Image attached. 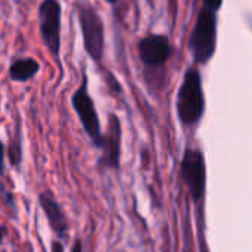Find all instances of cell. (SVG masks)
Masks as SVG:
<instances>
[{
    "mask_svg": "<svg viewBox=\"0 0 252 252\" xmlns=\"http://www.w3.org/2000/svg\"><path fill=\"white\" fill-rule=\"evenodd\" d=\"M72 106L86 130V133L89 134V137L92 139L93 145L96 148H102L103 145V134L100 130V121H99V115L96 112V106L94 102L92 99V96L89 94L87 90V77H83V83L81 86L75 90V93L72 94Z\"/></svg>",
    "mask_w": 252,
    "mask_h": 252,
    "instance_id": "5b68a950",
    "label": "cell"
},
{
    "mask_svg": "<svg viewBox=\"0 0 252 252\" xmlns=\"http://www.w3.org/2000/svg\"><path fill=\"white\" fill-rule=\"evenodd\" d=\"M180 173L193 202H201L207 188V165L202 152L188 148L182 158Z\"/></svg>",
    "mask_w": 252,
    "mask_h": 252,
    "instance_id": "277c9868",
    "label": "cell"
},
{
    "mask_svg": "<svg viewBox=\"0 0 252 252\" xmlns=\"http://www.w3.org/2000/svg\"><path fill=\"white\" fill-rule=\"evenodd\" d=\"M9 157H10V162L13 167H18L21 162V145L19 140H13L9 146Z\"/></svg>",
    "mask_w": 252,
    "mask_h": 252,
    "instance_id": "8fae6325",
    "label": "cell"
},
{
    "mask_svg": "<svg viewBox=\"0 0 252 252\" xmlns=\"http://www.w3.org/2000/svg\"><path fill=\"white\" fill-rule=\"evenodd\" d=\"M71 252H83V244H81V241H77V242L74 244L72 251Z\"/></svg>",
    "mask_w": 252,
    "mask_h": 252,
    "instance_id": "5bb4252c",
    "label": "cell"
},
{
    "mask_svg": "<svg viewBox=\"0 0 252 252\" xmlns=\"http://www.w3.org/2000/svg\"><path fill=\"white\" fill-rule=\"evenodd\" d=\"M78 19L86 52L94 62H100L105 47V28L100 15L89 4H78Z\"/></svg>",
    "mask_w": 252,
    "mask_h": 252,
    "instance_id": "3957f363",
    "label": "cell"
},
{
    "mask_svg": "<svg viewBox=\"0 0 252 252\" xmlns=\"http://www.w3.org/2000/svg\"><path fill=\"white\" fill-rule=\"evenodd\" d=\"M38 202H40V207L50 224V227L55 230V233L61 238H63L68 232V221H66V217L61 208V205L56 202V199L49 193V192H44L38 196Z\"/></svg>",
    "mask_w": 252,
    "mask_h": 252,
    "instance_id": "9c48e42d",
    "label": "cell"
},
{
    "mask_svg": "<svg viewBox=\"0 0 252 252\" xmlns=\"http://www.w3.org/2000/svg\"><path fill=\"white\" fill-rule=\"evenodd\" d=\"M1 238H3V229L0 227V242H1Z\"/></svg>",
    "mask_w": 252,
    "mask_h": 252,
    "instance_id": "2e32d148",
    "label": "cell"
},
{
    "mask_svg": "<svg viewBox=\"0 0 252 252\" xmlns=\"http://www.w3.org/2000/svg\"><path fill=\"white\" fill-rule=\"evenodd\" d=\"M52 252H63V247L59 241H53L52 242Z\"/></svg>",
    "mask_w": 252,
    "mask_h": 252,
    "instance_id": "4fadbf2b",
    "label": "cell"
},
{
    "mask_svg": "<svg viewBox=\"0 0 252 252\" xmlns=\"http://www.w3.org/2000/svg\"><path fill=\"white\" fill-rule=\"evenodd\" d=\"M103 151L102 164L111 168H120V157H121V123L117 115H109L108 131L103 134V145L100 148Z\"/></svg>",
    "mask_w": 252,
    "mask_h": 252,
    "instance_id": "ba28073f",
    "label": "cell"
},
{
    "mask_svg": "<svg viewBox=\"0 0 252 252\" xmlns=\"http://www.w3.org/2000/svg\"><path fill=\"white\" fill-rule=\"evenodd\" d=\"M171 44L168 37L161 34H149L139 41V56L148 66H159L168 61Z\"/></svg>",
    "mask_w": 252,
    "mask_h": 252,
    "instance_id": "52a82bcc",
    "label": "cell"
},
{
    "mask_svg": "<svg viewBox=\"0 0 252 252\" xmlns=\"http://www.w3.org/2000/svg\"><path fill=\"white\" fill-rule=\"evenodd\" d=\"M3 168H4V146L0 142V174L3 173Z\"/></svg>",
    "mask_w": 252,
    "mask_h": 252,
    "instance_id": "7c38bea8",
    "label": "cell"
},
{
    "mask_svg": "<svg viewBox=\"0 0 252 252\" xmlns=\"http://www.w3.org/2000/svg\"><path fill=\"white\" fill-rule=\"evenodd\" d=\"M205 112V97L202 90L201 74L195 68H189L183 77V83L177 94V115L183 126L190 127L201 121Z\"/></svg>",
    "mask_w": 252,
    "mask_h": 252,
    "instance_id": "7a4b0ae2",
    "label": "cell"
},
{
    "mask_svg": "<svg viewBox=\"0 0 252 252\" xmlns=\"http://www.w3.org/2000/svg\"><path fill=\"white\" fill-rule=\"evenodd\" d=\"M40 31L44 44L58 59L61 52V19L62 6L56 0H46L38 7Z\"/></svg>",
    "mask_w": 252,
    "mask_h": 252,
    "instance_id": "8992f818",
    "label": "cell"
},
{
    "mask_svg": "<svg viewBox=\"0 0 252 252\" xmlns=\"http://www.w3.org/2000/svg\"><path fill=\"white\" fill-rule=\"evenodd\" d=\"M201 252H208V250H207V244H204L202 236H201Z\"/></svg>",
    "mask_w": 252,
    "mask_h": 252,
    "instance_id": "9a60e30c",
    "label": "cell"
},
{
    "mask_svg": "<svg viewBox=\"0 0 252 252\" xmlns=\"http://www.w3.org/2000/svg\"><path fill=\"white\" fill-rule=\"evenodd\" d=\"M221 1L207 0L195 21L189 46L196 63H207L216 53L217 47V10Z\"/></svg>",
    "mask_w": 252,
    "mask_h": 252,
    "instance_id": "6da1fadb",
    "label": "cell"
},
{
    "mask_svg": "<svg viewBox=\"0 0 252 252\" xmlns=\"http://www.w3.org/2000/svg\"><path fill=\"white\" fill-rule=\"evenodd\" d=\"M40 69V65L32 58L18 59L9 68V75L13 81H28Z\"/></svg>",
    "mask_w": 252,
    "mask_h": 252,
    "instance_id": "30bf717a",
    "label": "cell"
}]
</instances>
